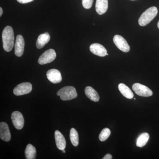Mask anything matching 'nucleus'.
<instances>
[{
    "label": "nucleus",
    "instance_id": "obj_1",
    "mask_svg": "<svg viewBox=\"0 0 159 159\" xmlns=\"http://www.w3.org/2000/svg\"><path fill=\"white\" fill-rule=\"evenodd\" d=\"M2 39L4 50L10 52L13 48L14 43V31L11 26H6L3 30Z\"/></svg>",
    "mask_w": 159,
    "mask_h": 159
},
{
    "label": "nucleus",
    "instance_id": "obj_2",
    "mask_svg": "<svg viewBox=\"0 0 159 159\" xmlns=\"http://www.w3.org/2000/svg\"><path fill=\"white\" fill-rule=\"evenodd\" d=\"M157 13L158 9L156 7L152 6L148 8L141 15L139 18V25L142 27L146 26L156 16Z\"/></svg>",
    "mask_w": 159,
    "mask_h": 159
},
{
    "label": "nucleus",
    "instance_id": "obj_3",
    "mask_svg": "<svg viewBox=\"0 0 159 159\" xmlns=\"http://www.w3.org/2000/svg\"><path fill=\"white\" fill-rule=\"evenodd\" d=\"M57 96H60V99L63 101L71 100L77 97V91L73 86H66L58 90Z\"/></svg>",
    "mask_w": 159,
    "mask_h": 159
},
{
    "label": "nucleus",
    "instance_id": "obj_4",
    "mask_svg": "<svg viewBox=\"0 0 159 159\" xmlns=\"http://www.w3.org/2000/svg\"><path fill=\"white\" fill-rule=\"evenodd\" d=\"M56 57V53L53 49L47 50L39 57L38 62L40 65H44L52 62Z\"/></svg>",
    "mask_w": 159,
    "mask_h": 159
},
{
    "label": "nucleus",
    "instance_id": "obj_5",
    "mask_svg": "<svg viewBox=\"0 0 159 159\" xmlns=\"http://www.w3.org/2000/svg\"><path fill=\"white\" fill-rule=\"evenodd\" d=\"M133 90L139 96L143 97H149L152 96L153 93L146 86L140 83L134 84L132 86Z\"/></svg>",
    "mask_w": 159,
    "mask_h": 159
},
{
    "label": "nucleus",
    "instance_id": "obj_6",
    "mask_svg": "<svg viewBox=\"0 0 159 159\" xmlns=\"http://www.w3.org/2000/svg\"><path fill=\"white\" fill-rule=\"evenodd\" d=\"M32 84L30 83H22L15 88L13 93L16 96H21L29 94L32 90Z\"/></svg>",
    "mask_w": 159,
    "mask_h": 159
},
{
    "label": "nucleus",
    "instance_id": "obj_7",
    "mask_svg": "<svg viewBox=\"0 0 159 159\" xmlns=\"http://www.w3.org/2000/svg\"><path fill=\"white\" fill-rule=\"evenodd\" d=\"M113 42L116 46L120 50L124 52H128L130 50V47L128 43L122 36L119 34L115 35Z\"/></svg>",
    "mask_w": 159,
    "mask_h": 159
},
{
    "label": "nucleus",
    "instance_id": "obj_8",
    "mask_svg": "<svg viewBox=\"0 0 159 159\" xmlns=\"http://www.w3.org/2000/svg\"><path fill=\"white\" fill-rule=\"evenodd\" d=\"M11 119L16 128L21 129L24 125V118L22 114L18 111H15L11 114Z\"/></svg>",
    "mask_w": 159,
    "mask_h": 159
},
{
    "label": "nucleus",
    "instance_id": "obj_9",
    "mask_svg": "<svg viewBox=\"0 0 159 159\" xmlns=\"http://www.w3.org/2000/svg\"><path fill=\"white\" fill-rule=\"evenodd\" d=\"M25 42L21 35H18L15 44V54L17 57H21L24 52Z\"/></svg>",
    "mask_w": 159,
    "mask_h": 159
},
{
    "label": "nucleus",
    "instance_id": "obj_10",
    "mask_svg": "<svg viewBox=\"0 0 159 159\" xmlns=\"http://www.w3.org/2000/svg\"><path fill=\"white\" fill-rule=\"evenodd\" d=\"M47 76L48 80L52 83H58L62 80V77L60 72L56 69L49 70L47 72Z\"/></svg>",
    "mask_w": 159,
    "mask_h": 159
},
{
    "label": "nucleus",
    "instance_id": "obj_11",
    "mask_svg": "<svg viewBox=\"0 0 159 159\" xmlns=\"http://www.w3.org/2000/svg\"><path fill=\"white\" fill-rule=\"evenodd\" d=\"M90 50L92 53L99 57H104L107 54V51L105 48L102 45L97 43L91 45Z\"/></svg>",
    "mask_w": 159,
    "mask_h": 159
},
{
    "label": "nucleus",
    "instance_id": "obj_12",
    "mask_svg": "<svg viewBox=\"0 0 159 159\" xmlns=\"http://www.w3.org/2000/svg\"><path fill=\"white\" fill-rule=\"evenodd\" d=\"M0 138L5 142H9L11 139V135L9 127L6 122L0 123Z\"/></svg>",
    "mask_w": 159,
    "mask_h": 159
},
{
    "label": "nucleus",
    "instance_id": "obj_13",
    "mask_svg": "<svg viewBox=\"0 0 159 159\" xmlns=\"http://www.w3.org/2000/svg\"><path fill=\"white\" fill-rule=\"evenodd\" d=\"M54 136L57 148L61 150L65 149L66 147V141L62 134L59 131L56 130Z\"/></svg>",
    "mask_w": 159,
    "mask_h": 159
},
{
    "label": "nucleus",
    "instance_id": "obj_14",
    "mask_svg": "<svg viewBox=\"0 0 159 159\" xmlns=\"http://www.w3.org/2000/svg\"><path fill=\"white\" fill-rule=\"evenodd\" d=\"M108 0H97L96 4V10L99 15L105 13L108 9Z\"/></svg>",
    "mask_w": 159,
    "mask_h": 159
},
{
    "label": "nucleus",
    "instance_id": "obj_15",
    "mask_svg": "<svg viewBox=\"0 0 159 159\" xmlns=\"http://www.w3.org/2000/svg\"><path fill=\"white\" fill-rule=\"evenodd\" d=\"M50 39L51 37L48 32L40 34L36 42V47L37 48H42L46 44L49 42Z\"/></svg>",
    "mask_w": 159,
    "mask_h": 159
},
{
    "label": "nucleus",
    "instance_id": "obj_16",
    "mask_svg": "<svg viewBox=\"0 0 159 159\" xmlns=\"http://www.w3.org/2000/svg\"><path fill=\"white\" fill-rule=\"evenodd\" d=\"M85 93L89 99L94 101L98 102L99 100V96L97 91L90 86H87L85 89Z\"/></svg>",
    "mask_w": 159,
    "mask_h": 159
},
{
    "label": "nucleus",
    "instance_id": "obj_17",
    "mask_svg": "<svg viewBox=\"0 0 159 159\" xmlns=\"http://www.w3.org/2000/svg\"><path fill=\"white\" fill-rule=\"evenodd\" d=\"M118 88L121 94L127 99H131L133 98L134 94L130 89L127 86L123 83H120L118 86Z\"/></svg>",
    "mask_w": 159,
    "mask_h": 159
},
{
    "label": "nucleus",
    "instance_id": "obj_18",
    "mask_svg": "<svg viewBox=\"0 0 159 159\" xmlns=\"http://www.w3.org/2000/svg\"><path fill=\"white\" fill-rule=\"evenodd\" d=\"M26 158L34 159L36 157V150L35 147L31 144H29L26 146L25 151Z\"/></svg>",
    "mask_w": 159,
    "mask_h": 159
},
{
    "label": "nucleus",
    "instance_id": "obj_19",
    "mask_svg": "<svg viewBox=\"0 0 159 159\" xmlns=\"http://www.w3.org/2000/svg\"><path fill=\"white\" fill-rule=\"evenodd\" d=\"M149 139V134L147 133L141 134L137 139L136 145L139 147H142L145 146Z\"/></svg>",
    "mask_w": 159,
    "mask_h": 159
},
{
    "label": "nucleus",
    "instance_id": "obj_20",
    "mask_svg": "<svg viewBox=\"0 0 159 159\" xmlns=\"http://www.w3.org/2000/svg\"><path fill=\"white\" fill-rule=\"evenodd\" d=\"M70 139L71 143L74 146H77L79 144V135L75 129L72 128L70 131Z\"/></svg>",
    "mask_w": 159,
    "mask_h": 159
},
{
    "label": "nucleus",
    "instance_id": "obj_21",
    "mask_svg": "<svg viewBox=\"0 0 159 159\" xmlns=\"http://www.w3.org/2000/svg\"><path fill=\"white\" fill-rule=\"evenodd\" d=\"M111 130L109 129L105 128L103 129L99 134V139L101 142H104L106 141L111 135Z\"/></svg>",
    "mask_w": 159,
    "mask_h": 159
},
{
    "label": "nucleus",
    "instance_id": "obj_22",
    "mask_svg": "<svg viewBox=\"0 0 159 159\" xmlns=\"http://www.w3.org/2000/svg\"><path fill=\"white\" fill-rule=\"evenodd\" d=\"M94 0H82V6L85 9H89L92 7Z\"/></svg>",
    "mask_w": 159,
    "mask_h": 159
},
{
    "label": "nucleus",
    "instance_id": "obj_23",
    "mask_svg": "<svg viewBox=\"0 0 159 159\" xmlns=\"http://www.w3.org/2000/svg\"><path fill=\"white\" fill-rule=\"evenodd\" d=\"M33 1L34 0H17V2L21 4H26V3L31 2Z\"/></svg>",
    "mask_w": 159,
    "mask_h": 159
},
{
    "label": "nucleus",
    "instance_id": "obj_24",
    "mask_svg": "<svg viewBox=\"0 0 159 159\" xmlns=\"http://www.w3.org/2000/svg\"><path fill=\"white\" fill-rule=\"evenodd\" d=\"M112 159V156L110 154H107L105 156L102 158V159Z\"/></svg>",
    "mask_w": 159,
    "mask_h": 159
},
{
    "label": "nucleus",
    "instance_id": "obj_25",
    "mask_svg": "<svg viewBox=\"0 0 159 159\" xmlns=\"http://www.w3.org/2000/svg\"><path fill=\"white\" fill-rule=\"evenodd\" d=\"M3 14V10L2 7L0 8V16H2V15Z\"/></svg>",
    "mask_w": 159,
    "mask_h": 159
},
{
    "label": "nucleus",
    "instance_id": "obj_26",
    "mask_svg": "<svg viewBox=\"0 0 159 159\" xmlns=\"http://www.w3.org/2000/svg\"><path fill=\"white\" fill-rule=\"evenodd\" d=\"M61 151H62V152H64V153H65L66 151L65 150V149H62V150H61Z\"/></svg>",
    "mask_w": 159,
    "mask_h": 159
},
{
    "label": "nucleus",
    "instance_id": "obj_27",
    "mask_svg": "<svg viewBox=\"0 0 159 159\" xmlns=\"http://www.w3.org/2000/svg\"><path fill=\"white\" fill-rule=\"evenodd\" d=\"M157 27H158V29H159V20L158 22V23H157Z\"/></svg>",
    "mask_w": 159,
    "mask_h": 159
},
{
    "label": "nucleus",
    "instance_id": "obj_28",
    "mask_svg": "<svg viewBox=\"0 0 159 159\" xmlns=\"http://www.w3.org/2000/svg\"><path fill=\"white\" fill-rule=\"evenodd\" d=\"M131 1H135V0H131Z\"/></svg>",
    "mask_w": 159,
    "mask_h": 159
}]
</instances>
